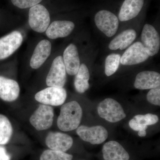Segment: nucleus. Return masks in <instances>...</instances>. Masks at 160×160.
Instances as JSON below:
<instances>
[{"mask_svg": "<svg viewBox=\"0 0 160 160\" xmlns=\"http://www.w3.org/2000/svg\"><path fill=\"white\" fill-rule=\"evenodd\" d=\"M50 22V15L45 6L38 4L29 9V23L32 30L42 33L46 31Z\"/></svg>", "mask_w": 160, "mask_h": 160, "instance_id": "3", "label": "nucleus"}, {"mask_svg": "<svg viewBox=\"0 0 160 160\" xmlns=\"http://www.w3.org/2000/svg\"><path fill=\"white\" fill-rule=\"evenodd\" d=\"M144 4V0H125L120 8L118 20L121 22H126L136 17Z\"/></svg>", "mask_w": 160, "mask_h": 160, "instance_id": "18", "label": "nucleus"}, {"mask_svg": "<svg viewBox=\"0 0 160 160\" xmlns=\"http://www.w3.org/2000/svg\"><path fill=\"white\" fill-rule=\"evenodd\" d=\"M63 62L66 72L69 75H75L80 66V60L77 46L73 44H69L63 53Z\"/></svg>", "mask_w": 160, "mask_h": 160, "instance_id": "14", "label": "nucleus"}, {"mask_svg": "<svg viewBox=\"0 0 160 160\" xmlns=\"http://www.w3.org/2000/svg\"><path fill=\"white\" fill-rule=\"evenodd\" d=\"M77 133L83 141L92 145H99L104 142L108 137V132L105 127L101 126L88 127L78 126Z\"/></svg>", "mask_w": 160, "mask_h": 160, "instance_id": "8", "label": "nucleus"}, {"mask_svg": "<svg viewBox=\"0 0 160 160\" xmlns=\"http://www.w3.org/2000/svg\"><path fill=\"white\" fill-rule=\"evenodd\" d=\"M66 81V71L61 56L56 58L52 62L47 78L46 82L49 87L62 88Z\"/></svg>", "mask_w": 160, "mask_h": 160, "instance_id": "7", "label": "nucleus"}, {"mask_svg": "<svg viewBox=\"0 0 160 160\" xmlns=\"http://www.w3.org/2000/svg\"><path fill=\"white\" fill-rule=\"evenodd\" d=\"M89 78L90 73L88 67L85 64H81L75 75L74 82L75 88L78 92L83 93L89 89Z\"/></svg>", "mask_w": 160, "mask_h": 160, "instance_id": "21", "label": "nucleus"}, {"mask_svg": "<svg viewBox=\"0 0 160 160\" xmlns=\"http://www.w3.org/2000/svg\"><path fill=\"white\" fill-rule=\"evenodd\" d=\"M136 36V32L134 29L124 30L112 40L109 44V48L113 50H124L133 42Z\"/></svg>", "mask_w": 160, "mask_h": 160, "instance_id": "20", "label": "nucleus"}, {"mask_svg": "<svg viewBox=\"0 0 160 160\" xmlns=\"http://www.w3.org/2000/svg\"><path fill=\"white\" fill-rule=\"evenodd\" d=\"M140 124L145 126L153 125L158 122L159 118L156 115L148 113L146 115H137L133 117Z\"/></svg>", "mask_w": 160, "mask_h": 160, "instance_id": "25", "label": "nucleus"}, {"mask_svg": "<svg viewBox=\"0 0 160 160\" xmlns=\"http://www.w3.org/2000/svg\"><path fill=\"white\" fill-rule=\"evenodd\" d=\"M146 134L147 133H146V130H142L138 131V135L141 137H144L146 136Z\"/></svg>", "mask_w": 160, "mask_h": 160, "instance_id": "30", "label": "nucleus"}, {"mask_svg": "<svg viewBox=\"0 0 160 160\" xmlns=\"http://www.w3.org/2000/svg\"><path fill=\"white\" fill-rule=\"evenodd\" d=\"M160 85V73L152 71H144L138 73L134 83L135 88L141 90L152 89Z\"/></svg>", "mask_w": 160, "mask_h": 160, "instance_id": "13", "label": "nucleus"}, {"mask_svg": "<svg viewBox=\"0 0 160 160\" xmlns=\"http://www.w3.org/2000/svg\"><path fill=\"white\" fill-rule=\"evenodd\" d=\"M141 40L142 44L149 57L157 54L160 47V36L153 26L149 24L144 26L141 34Z\"/></svg>", "mask_w": 160, "mask_h": 160, "instance_id": "10", "label": "nucleus"}, {"mask_svg": "<svg viewBox=\"0 0 160 160\" xmlns=\"http://www.w3.org/2000/svg\"><path fill=\"white\" fill-rule=\"evenodd\" d=\"M129 126L132 130L136 131H139L142 130H146V129L148 128V126L140 124L133 118L129 121Z\"/></svg>", "mask_w": 160, "mask_h": 160, "instance_id": "28", "label": "nucleus"}, {"mask_svg": "<svg viewBox=\"0 0 160 160\" xmlns=\"http://www.w3.org/2000/svg\"><path fill=\"white\" fill-rule=\"evenodd\" d=\"M20 87L16 81L0 76V98L3 101L12 102L18 98Z\"/></svg>", "mask_w": 160, "mask_h": 160, "instance_id": "16", "label": "nucleus"}, {"mask_svg": "<svg viewBox=\"0 0 160 160\" xmlns=\"http://www.w3.org/2000/svg\"><path fill=\"white\" fill-rule=\"evenodd\" d=\"M51 43L47 40H43L36 47L30 61V65L33 69L39 68L46 62L51 52Z\"/></svg>", "mask_w": 160, "mask_h": 160, "instance_id": "17", "label": "nucleus"}, {"mask_svg": "<svg viewBox=\"0 0 160 160\" xmlns=\"http://www.w3.org/2000/svg\"><path fill=\"white\" fill-rule=\"evenodd\" d=\"M74 27V23L71 21H54L46 29V35L51 39L66 37L71 34Z\"/></svg>", "mask_w": 160, "mask_h": 160, "instance_id": "15", "label": "nucleus"}, {"mask_svg": "<svg viewBox=\"0 0 160 160\" xmlns=\"http://www.w3.org/2000/svg\"><path fill=\"white\" fill-rule=\"evenodd\" d=\"M94 22L98 29L108 37L114 36L118 29V18L108 10H100L97 12Z\"/></svg>", "mask_w": 160, "mask_h": 160, "instance_id": "4", "label": "nucleus"}, {"mask_svg": "<svg viewBox=\"0 0 160 160\" xmlns=\"http://www.w3.org/2000/svg\"><path fill=\"white\" fill-rule=\"evenodd\" d=\"M46 144L52 150L66 152L73 145V139L70 136L66 133L50 132L46 137Z\"/></svg>", "mask_w": 160, "mask_h": 160, "instance_id": "12", "label": "nucleus"}, {"mask_svg": "<svg viewBox=\"0 0 160 160\" xmlns=\"http://www.w3.org/2000/svg\"><path fill=\"white\" fill-rule=\"evenodd\" d=\"M97 109L100 117L110 122H117L126 116L121 104L113 99H105L99 104Z\"/></svg>", "mask_w": 160, "mask_h": 160, "instance_id": "2", "label": "nucleus"}, {"mask_svg": "<svg viewBox=\"0 0 160 160\" xmlns=\"http://www.w3.org/2000/svg\"><path fill=\"white\" fill-rule=\"evenodd\" d=\"M14 6L20 9L31 8L39 4L42 0H11Z\"/></svg>", "mask_w": 160, "mask_h": 160, "instance_id": "27", "label": "nucleus"}, {"mask_svg": "<svg viewBox=\"0 0 160 160\" xmlns=\"http://www.w3.org/2000/svg\"><path fill=\"white\" fill-rule=\"evenodd\" d=\"M73 156L64 152L47 149L41 156L40 160H72Z\"/></svg>", "mask_w": 160, "mask_h": 160, "instance_id": "24", "label": "nucleus"}, {"mask_svg": "<svg viewBox=\"0 0 160 160\" xmlns=\"http://www.w3.org/2000/svg\"><path fill=\"white\" fill-rule=\"evenodd\" d=\"M23 37L19 32H12L0 38V60L9 57L20 47Z\"/></svg>", "mask_w": 160, "mask_h": 160, "instance_id": "11", "label": "nucleus"}, {"mask_svg": "<svg viewBox=\"0 0 160 160\" xmlns=\"http://www.w3.org/2000/svg\"><path fill=\"white\" fill-rule=\"evenodd\" d=\"M105 160H129V155L126 149L117 142L111 141L104 144L102 148Z\"/></svg>", "mask_w": 160, "mask_h": 160, "instance_id": "19", "label": "nucleus"}, {"mask_svg": "<svg viewBox=\"0 0 160 160\" xmlns=\"http://www.w3.org/2000/svg\"><path fill=\"white\" fill-rule=\"evenodd\" d=\"M11 156L7 152L6 148L0 145V160H10Z\"/></svg>", "mask_w": 160, "mask_h": 160, "instance_id": "29", "label": "nucleus"}, {"mask_svg": "<svg viewBox=\"0 0 160 160\" xmlns=\"http://www.w3.org/2000/svg\"><path fill=\"white\" fill-rule=\"evenodd\" d=\"M12 134V127L8 118L0 114V145L9 142Z\"/></svg>", "mask_w": 160, "mask_h": 160, "instance_id": "22", "label": "nucleus"}, {"mask_svg": "<svg viewBox=\"0 0 160 160\" xmlns=\"http://www.w3.org/2000/svg\"><path fill=\"white\" fill-rule=\"evenodd\" d=\"M149 57L142 42H136L123 53L120 63L124 66H133L145 62Z\"/></svg>", "mask_w": 160, "mask_h": 160, "instance_id": "9", "label": "nucleus"}, {"mask_svg": "<svg viewBox=\"0 0 160 160\" xmlns=\"http://www.w3.org/2000/svg\"><path fill=\"white\" fill-rule=\"evenodd\" d=\"M82 107L76 101L63 104L60 109L57 125L62 131H71L77 129L82 117Z\"/></svg>", "mask_w": 160, "mask_h": 160, "instance_id": "1", "label": "nucleus"}, {"mask_svg": "<svg viewBox=\"0 0 160 160\" xmlns=\"http://www.w3.org/2000/svg\"><path fill=\"white\" fill-rule=\"evenodd\" d=\"M35 99L44 105L59 106L63 105L67 98V92L63 87H48L37 92Z\"/></svg>", "mask_w": 160, "mask_h": 160, "instance_id": "5", "label": "nucleus"}, {"mask_svg": "<svg viewBox=\"0 0 160 160\" xmlns=\"http://www.w3.org/2000/svg\"><path fill=\"white\" fill-rule=\"evenodd\" d=\"M121 56L118 54L112 53L108 55L105 60V72L107 76L114 74L119 66Z\"/></svg>", "mask_w": 160, "mask_h": 160, "instance_id": "23", "label": "nucleus"}, {"mask_svg": "<svg viewBox=\"0 0 160 160\" xmlns=\"http://www.w3.org/2000/svg\"><path fill=\"white\" fill-rule=\"evenodd\" d=\"M54 111L51 106L42 104L32 113L29 122L38 131L49 129L52 126Z\"/></svg>", "mask_w": 160, "mask_h": 160, "instance_id": "6", "label": "nucleus"}, {"mask_svg": "<svg viewBox=\"0 0 160 160\" xmlns=\"http://www.w3.org/2000/svg\"><path fill=\"white\" fill-rule=\"evenodd\" d=\"M147 100L149 103L155 105L160 106V86L150 89L147 94Z\"/></svg>", "mask_w": 160, "mask_h": 160, "instance_id": "26", "label": "nucleus"}]
</instances>
